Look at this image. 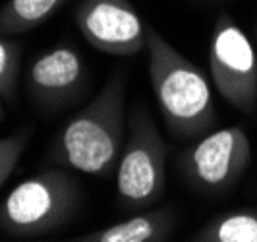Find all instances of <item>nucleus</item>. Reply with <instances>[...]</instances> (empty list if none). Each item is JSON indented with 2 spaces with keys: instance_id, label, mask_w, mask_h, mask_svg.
Returning <instances> with one entry per match:
<instances>
[{
  "instance_id": "nucleus-1",
  "label": "nucleus",
  "mask_w": 257,
  "mask_h": 242,
  "mask_svg": "<svg viewBox=\"0 0 257 242\" xmlns=\"http://www.w3.org/2000/svg\"><path fill=\"white\" fill-rule=\"evenodd\" d=\"M128 72L116 70L81 111H77L52 140L47 163L93 177L116 173L126 143Z\"/></svg>"
},
{
  "instance_id": "nucleus-2",
  "label": "nucleus",
  "mask_w": 257,
  "mask_h": 242,
  "mask_svg": "<svg viewBox=\"0 0 257 242\" xmlns=\"http://www.w3.org/2000/svg\"><path fill=\"white\" fill-rule=\"evenodd\" d=\"M147 56L151 88L168 132L180 140L205 136L215 122V101L201 68L155 29L147 35Z\"/></svg>"
},
{
  "instance_id": "nucleus-3",
  "label": "nucleus",
  "mask_w": 257,
  "mask_h": 242,
  "mask_svg": "<svg viewBox=\"0 0 257 242\" xmlns=\"http://www.w3.org/2000/svg\"><path fill=\"white\" fill-rule=\"evenodd\" d=\"M79 184L64 167L29 177L0 204V229L14 238H33L68 225L79 205Z\"/></svg>"
},
{
  "instance_id": "nucleus-4",
  "label": "nucleus",
  "mask_w": 257,
  "mask_h": 242,
  "mask_svg": "<svg viewBox=\"0 0 257 242\" xmlns=\"http://www.w3.org/2000/svg\"><path fill=\"white\" fill-rule=\"evenodd\" d=\"M167 143L145 107L130 116L128 136L116 167V196L128 211L153 207L165 194Z\"/></svg>"
},
{
  "instance_id": "nucleus-5",
  "label": "nucleus",
  "mask_w": 257,
  "mask_h": 242,
  "mask_svg": "<svg viewBox=\"0 0 257 242\" xmlns=\"http://www.w3.org/2000/svg\"><path fill=\"white\" fill-rule=\"evenodd\" d=\"M209 72L219 95L245 115L257 111V54L230 16L220 14L211 33Z\"/></svg>"
},
{
  "instance_id": "nucleus-6",
  "label": "nucleus",
  "mask_w": 257,
  "mask_h": 242,
  "mask_svg": "<svg viewBox=\"0 0 257 242\" xmlns=\"http://www.w3.org/2000/svg\"><path fill=\"white\" fill-rule=\"evenodd\" d=\"M251 157L249 138L240 126L207 132L182 155V167L197 190L220 194L230 190L244 175Z\"/></svg>"
},
{
  "instance_id": "nucleus-7",
  "label": "nucleus",
  "mask_w": 257,
  "mask_h": 242,
  "mask_svg": "<svg viewBox=\"0 0 257 242\" xmlns=\"http://www.w3.org/2000/svg\"><path fill=\"white\" fill-rule=\"evenodd\" d=\"M74 20L83 39L112 56H134L147 51L149 29L130 0H81Z\"/></svg>"
},
{
  "instance_id": "nucleus-8",
  "label": "nucleus",
  "mask_w": 257,
  "mask_h": 242,
  "mask_svg": "<svg viewBox=\"0 0 257 242\" xmlns=\"http://www.w3.org/2000/svg\"><path fill=\"white\" fill-rule=\"evenodd\" d=\"M87 84V68L81 54L60 45L41 52L26 72L29 99L43 113H54L70 107Z\"/></svg>"
},
{
  "instance_id": "nucleus-9",
  "label": "nucleus",
  "mask_w": 257,
  "mask_h": 242,
  "mask_svg": "<svg viewBox=\"0 0 257 242\" xmlns=\"http://www.w3.org/2000/svg\"><path fill=\"white\" fill-rule=\"evenodd\" d=\"M176 227L172 207H147L136 215L112 223L99 230L79 234L77 242H163Z\"/></svg>"
},
{
  "instance_id": "nucleus-10",
  "label": "nucleus",
  "mask_w": 257,
  "mask_h": 242,
  "mask_svg": "<svg viewBox=\"0 0 257 242\" xmlns=\"http://www.w3.org/2000/svg\"><path fill=\"white\" fill-rule=\"evenodd\" d=\"M70 0H8L0 8V35H20L43 26Z\"/></svg>"
},
{
  "instance_id": "nucleus-11",
  "label": "nucleus",
  "mask_w": 257,
  "mask_h": 242,
  "mask_svg": "<svg viewBox=\"0 0 257 242\" xmlns=\"http://www.w3.org/2000/svg\"><path fill=\"white\" fill-rule=\"evenodd\" d=\"M197 242H257V209L232 211L211 219L193 232Z\"/></svg>"
},
{
  "instance_id": "nucleus-12",
  "label": "nucleus",
  "mask_w": 257,
  "mask_h": 242,
  "mask_svg": "<svg viewBox=\"0 0 257 242\" xmlns=\"http://www.w3.org/2000/svg\"><path fill=\"white\" fill-rule=\"evenodd\" d=\"M22 68V49L18 43L0 37V97L14 101L18 95V77Z\"/></svg>"
},
{
  "instance_id": "nucleus-13",
  "label": "nucleus",
  "mask_w": 257,
  "mask_h": 242,
  "mask_svg": "<svg viewBox=\"0 0 257 242\" xmlns=\"http://www.w3.org/2000/svg\"><path fill=\"white\" fill-rule=\"evenodd\" d=\"M29 140H31L29 128H24L6 138H0V186L8 180L14 169L18 167L26 147L29 145Z\"/></svg>"
},
{
  "instance_id": "nucleus-14",
  "label": "nucleus",
  "mask_w": 257,
  "mask_h": 242,
  "mask_svg": "<svg viewBox=\"0 0 257 242\" xmlns=\"http://www.w3.org/2000/svg\"><path fill=\"white\" fill-rule=\"evenodd\" d=\"M2 101H4V99H2V97H0V120H2V118H4V105H2Z\"/></svg>"
},
{
  "instance_id": "nucleus-15",
  "label": "nucleus",
  "mask_w": 257,
  "mask_h": 242,
  "mask_svg": "<svg viewBox=\"0 0 257 242\" xmlns=\"http://www.w3.org/2000/svg\"><path fill=\"white\" fill-rule=\"evenodd\" d=\"M255 35H257V26H255Z\"/></svg>"
}]
</instances>
